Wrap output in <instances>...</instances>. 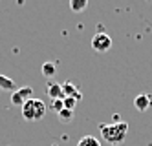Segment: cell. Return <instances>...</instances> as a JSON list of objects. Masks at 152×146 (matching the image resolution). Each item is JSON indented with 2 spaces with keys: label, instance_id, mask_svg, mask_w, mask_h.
<instances>
[{
  "label": "cell",
  "instance_id": "obj_15",
  "mask_svg": "<svg viewBox=\"0 0 152 146\" xmlns=\"http://www.w3.org/2000/svg\"><path fill=\"white\" fill-rule=\"evenodd\" d=\"M114 122H121V117H119V113H114Z\"/></svg>",
  "mask_w": 152,
  "mask_h": 146
},
{
  "label": "cell",
  "instance_id": "obj_12",
  "mask_svg": "<svg viewBox=\"0 0 152 146\" xmlns=\"http://www.w3.org/2000/svg\"><path fill=\"white\" fill-rule=\"evenodd\" d=\"M57 115H59V121L64 122V124H68V122L73 121V111H72V110H66V108H62Z\"/></svg>",
  "mask_w": 152,
  "mask_h": 146
},
{
  "label": "cell",
  "instance_id": "obj_5",
  "mask_svg": "<svg viewBox=\"0 0 152 146\" xmlns=\"http://www.w3.org/2000/svg\"><path fill=\"white\" fill-rule=\"evenodd\" d=\"M61 93H62V99H75L77 102L83 99V93L79 92V88L75 86L73 82H64V84H61Z\"/></svg>",
  "mask_w": 152,
  "mask_h": 146
},
{
  "label": "cell",
  "instance_id": "obj_13",
  "mask_svg": "<svg viewBox=\"0 0 152 146\" xmlns=\"http://www.w3.org/2000/svg\"><path fill=\"white\" fill-rule=\"evenodd\" d=\"M50 106H51V110H55L57 113H59V111L64 108V102H62V99H53V102H51Z\"/></svg>",
  "mask_w": 152,
  "mask_h": 146
},
{
  "label": "cell",
  "instance_id": "obj_9",
  "mask_svg": "<svg viewBox=\"0 0 152 146\" xmlns=\"http://www.w3.org/2000/svg\"><path fill=\"white\" fill-rule=\"evenodd\" d=\"M88 7V0H70V9L75 13H83Z\"/></svg>",
  "mask_w": 152,
  "mask_h": 146
},
{
  "label": "cell",
  "instance_id": "obj_7",
  "mask_svg": "<svg viewBox=\"0 0 152 146\" xmlns=\"http://www.w3.org/2000/svg\"><path fill=\"white\" fill-rule=\"evenodd\" d=\"M0 89H6V92H17L18 89V86H17V82L13 81L11 77H6V75H0Z\"/></svg>",
  "mask_w": 152,
  "mask_h": 146
},
{
  "label": "cell",
  "instance_id": "obj_14",
  "mask_svg": "<svg viewBox=\"0 0 152 146\" xmlns=\"http://www.w3.org/2000/svg\"><path fill=\"white\" fill-rule=\"evenodd\" d=\"M62 102H64V108L66 110H75V106H77V100L75 99H62Z\"/></svg>",
  "mask_w": 152,
  "mask_h": 146
},
{
  "label": "cell",
  "instance_id": "obj_3",
  "mask_svg": "<svg viewBox=\"0 0 152 146\" xmlns=\"http://www.w3.org/2000/svg\"><path fill=\"white\" fill-rule=\"evenodd\" d=\"M92 48H94V51H97V53L108 51V49L112 48V38H110V35H106L104 31L95 33L94 38H92Z\"/></svg>",
  "mask_w": 152,
  "mask_h": 146
},
{
  "label": "cell",
  "instance_id": "obj_8",
  "mask_svg": "<svg viewBox=\"0 0 152 146\" xmlns=\"http://www.w3.org/2000/svg\"><path fill=\"white\" fill-rule=\"evenodd\" d=\"M46 93L53 99H62V93H61V84L59 82H48V88H46Z\"/></svg>",
  "mask_w": 152,
  "mask_h": 146
},
{
  "label": "cell",
  "instance_id": "obj_6",
  "mask_svg": "<svg viewBox=\"0 0 152 146\" xmlns=\"http://www.w3.org/2000/svg\"><path fill=\"white\" fill-rule=\"evenodd\" d=\"M134 106L137 111H147L150 106H152V97L147 95V93H141L134 99Z\"/></svg>",
  "mask_w": 152,
  "mask_h": 146
},
{
  "label": "cell",
  "instance_id": "obj_11",
  "mask_svg": "<svg viewBox=\"0 0 152 146\" xmlns=\"http://www.w3.org/2000/svg\"><path fill=\"white\" fill-rule=\"evenodd\" d=\"M40 71H42V75H44V77H53V75H55L57 73V70H55V64H53V62H44V64H42V68H40Z\"/></svg>",
  "mask_w": 152,
  "mask_h": 146
},
{
  "label": "cell",
  "instance_id": "obj_2",
  "mask_svg": "<svg viewBox=\"0 0 152 146\" xmlns=\"http://www.w3.org/2000/svg\"><path fill=\"white\" fill-rule=\"evenodd\" d=\"M22 108V117L26 119V121H40L42 117L46 115V111H48V106H46V102H42L40 99H29V100H26V102L20 106Z\"/></svg>",
  "mask_w": 152,
  "mask_h": 146
},
{
  "label": "cell",
  "instance_id": "obj_1",
  "mask_svg": "<svg viewBox=\"0 0 152 146\" xmlns=\"http://www.w3.org/2000/svg\"><path fill=\"white\" fill-rule=\"evenodd\" d=\"M99 130L101 137L108 144H121L128 135V122L121 121V122H112V124H99Z\"/></svg>",
  "mask_w": 152,
  "mask_h": 146
},
{
  "label": "cell",
  "instance_id": "obj_10",
  "mask_svg": "<svg viewBox=\"0 0 152 146\" xmlns=\"http://www.w3.org/2000/svg\"><path fill=\"white\" fill-rule=\"evenodd\" d=\"M77 146H101V142H99V139L94 137V135H84L77 142Z\"/></svg>",
  "mask_w": 152,
  "mask_h": 146
},
{
  "label": "cell",
  "instance_id": "obj_4",
  "mask_svg": "<svg viewBox=\"0 0 152 146\" xmlns=\"http://www.w3.org/2000/svg\"><path fill=\"white\" fill-rule=\"evenodd\" d=\"M29 99H33V88H31V86H22V88H18L17 92L11 93V104L22 106L26 100H29Z\"/></svg>",
  "mask_w": 152,
  "mask_h": 146
}]
</instances>
